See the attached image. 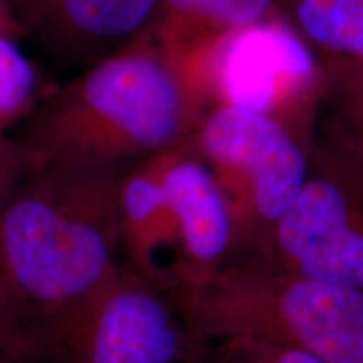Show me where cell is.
I'll return each mask as SVG.
<instances>
[{"mask_svg": "<svg viewBox=\"0 0 363 363\" xmlns=\"http://www.w3.org/2000/svg\"><path fill=\"white\" fill-rule=\"evenodd\" d=\"M214 355L203 363H326L296 348L256 338L216 342Z\"/></svg>", "mask_w": 363, "mask_h": 363, "instance_id": "14", "label": "cell"}, {"mask_svg": "<svg viewBox=\"0 0 363 363\" xmlns=\"http://www.w3.org/2000/svg\"><path fill=\"white\" fill-rule=\"evenodd\" d=\"M337 153L363 172V111H358L353 118L352 128L343 138L342 148Z\"/></svg>", "mask_w": 363, "mask_h": 363, "instance_id": "16", "label": "cell"}, {"mask_svg": "<svg viewBox=\"0 0 363 363\" xmlns=\"http://www.w3.org/2000/svg\"><path fill=\"white\" fill-rule=\"evenodd\" d=\"M40 78L13 38H0V131L33 115L43 103Z\"/></svg>", "mask_w": 363, "mask_h": 363, "instance_id": "13", "label": "cell"}, {"mask_svg": "<svg viewBox=\"0 0 363 363\" xmlns=\"http://www.w3.org/2000/svg\"><path fill=\"white\" fill-rule=\"evenodd\" d=\"M157 158L177 230L170 293L190 291L233 257V214L212 170L189 147L167 150Z\"/></svg>", "mask_w": 363, "mask_h": 363, "instance_id": "7", "label": "cell"}, {"mask_svg": "<svg viewBox=\"0 0 363 363\" xmlns=\"http://www.w3.org/2000/svg\"><path fill=\"white\" fill-rule=\"evenodd\" d=\"M126 167L39 165L0 203V353L54 360L121 252Z\"/></svg>", "mask_w": 363, "mask_h": 363, "instance_id": "1", "label": "cell"}, {"mask_svg": "<svg viewBox=\"0 0 363 363\" xmlns=\"http://www.w3.org/2000/svg\"><path fill=\"white\" fill-rule=\"evenodd\" d=\"M323 162L318 174L308 175L257 257L363 291V172L338 153Z\"/></svg>", "mask_w": 363, "mask_h": 363, "instance_id": "5", "label": "cell"}, {"mask_svg": "<svg viewBox=\"0 0 363 363\" xmlns=\"http://www.w3.org/2000/svg\"><path fill=\"white\" fill-rule=\"evenodd\" d=\"M187 147L207 163L229 202L230 261L261 256L310 175L303 148L264 113L233 104L212 111Z\"/></svg>", "mask_w": 363, "mask_h": 363, "instance_id": "4", "label": "cell"}, {"mask_svg": "<svg viewBox=\"0 0 363 363\" xmlns=\"http://www.w3.org/2000/svg\"><path fill=\"white\" fill-rule=\"evenodd\" d=\"M190 126L187 93L174 62L131 44L43 99L17 140L34 167H126L187 147Z\"/></svg>", "mask_w": 363, "mask_h": 363, "instance_id": "2", "label": "cell"}, {"mask_svg": "<svg viewBox=\"0 0 363 363\" xmlns=\"http://www.w3.org/2000/svg\"><path fill=\"white\" fill-rule=\"evenodd\" d=\"M11 2H12V0H11ZM13 2H16V4H17V6H19V7H21V11H22V9H24V7H26V4H27V2H29V0H13Z\"/></svg>", "mask_w": 363, "mask_h": 363, "instance_id": "18", "label": "cell"}, {"mask_svg": "<svg viewBox=\"0 0 363 363\" xmlns=\"http://www.w3.org/2000/svg\"><path fill=\"white\" fill-rule=\"evenodd\" d=\"M172 296L199 345L256 338L326 363H363V291L244 257Z\"/></svg>", "mask_w": 363, "mask_h": 363, "instance_id": "3", "label": "cell"}, {"mask_svg": "<svg viewBox=\"0 0 363 363\" xmlns=\"http://www.w3.org/2000/svg\"><path fill=\"white\" fill-rule=\"evenodd\" d=\"M197 348L169 289L121 262L52 362L179 363Z\"/></svg>", "mask_w": 363, "mask_h": 363, "instance_id": "6", "label": "cell"}, {"mask_svg": "<svg viewBox=\"0 0 363 363\" xmlns=\"http://www.w3.org/2000/svg\"><path fill=\"white\" fill-rule=\"evenodd\" d=\"M311 66L305 45L283 27L247 26L227 35L216 69L229 104L267 115L283 88L308 78Z\"/></svg>", "mask_w": 363, "mask_h": 363, "instance_id": "8", "label": "cell"}, {"mask_svg": "<svg viewBox=\"0 0 363 363\" xmlns=\"http://www.w3.org/2000/svg\"><path fill=\"white\" fill-rule=\"evenodd\" d=\"M120 227L125 264L170 291V281L160 264V256L165 251H174L175 257L177 230L162 187L157 155L126 169L123 174Z\"/></svg>", "mask_w": 363, "mask_h": 363, "instance_id": "10", "label": "cell"}, {"mask_svg": "<svg viewBox=\"0 0 363 363\" xmlns=\"http://www.w3.org/2000/svg\"><path fill=\"white\" fill-rule=\"evenodd\" d=\"M17 27L19 24L11 9V0H0V38H13Z\"/></svg>", "mask_w": 363, "mask_h": 363, "instance_id": "17", "label": "cell"}, {"mask_svg": "<svg viewBox=\"0 0 363 363\" xmlns=\"http://www.w3.org/2000/svg\"><path fill=\"white\" fill-rule=\"evenodd\" d=\"M272 0H162L169 16V33L180 38L187 30L206 33L252 26Z\"/></svg>", "mask_w": 363, "mask_h": 363, "instance_id": "12", "label": "cell"}, {"mask_svg": "<svg viewBox=\"0 0 363 363\" xmlns=\"http://www.w3.org/2000/svg\"><path fill=\"white\" fill-rule=\"evenodd\" d=\"M296 13L313 40L363 57V0H298Z\"/></svg>", "mask_w": 363, "mask_h": 363, "instance_id": "11", "label": "cell"}, {"mask_svg": "<svg viewBox=\"0 0 363 363\" xmlns=\"http://www.w3.org/2000/svg\"><path fill=\"white\" fill-rule=\"evenodd\" d=\"M162 7V0H29L26 24L66 54L94 57L133 39Z\"/></svg>", "mask_w": 363, "mask_h": 363, "instance_id": "9", "label": "cell"}, {"mask_svg": "<svg viewBox=\"0 0 363 363\" xmlns=\"http://www.w3.org/2000/svg\"><path fill=\"white\" fill-rule=\"evenodd\" d=\"M190 363H195V362H194V360H190Z\"/></svg>", "mask_w": 363, "mask_h": 363, "instance_id": "19", "label": "cell"}, {"mask_svg": "<svg viewBox=\"0 0 363 363\" xmlns=\"http://www.w3.org/2000/svg\"><path fill=\"white\" fill-rule=\"evenodd\" d=\"M34 169L29 153L19 140H11L0 131V203L29 170Z\"/></svg>", "mask_w": 363, "mask_h": 363, "instance_id": "15", "label": "cell"}]
</instances>
